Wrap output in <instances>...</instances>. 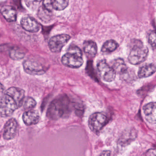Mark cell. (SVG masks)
<instances>
[{
  "label": "cell",
  "instance_id": "6da1fadb",
  "mask_svg": "<svg viewBox=\"0 0 156 156\" xmlns=\"http://www.w3.org/2000/svg\"><path fill=\"white\" fill-rule=\"evenodd\" d=\"M71 111V105L68 97L61 96L54 100L50 104L47 111V116L56 120L67 115Z\"/></svg>",
  "mask_w": 156,
  "mask_h": 156
},
{
  "label": "cell",
  "instance_id": "7a4b0ae2",
  "mask_svg": "<svg viewBox=\"0 0 156 156\" xmlns=\"http://www.w3.org/2000/svg\"><path fill=\"white\" fill-rule=\"evenodd\" d=\"M61 62L68 67L74 69L80 67L83 63L81 50L77 46H70L67 53L62 57Z\"/></svg>",
  "mask_w": 156,
  "mask_h": 156
},
{
  "label": "cell",
  "instance_id": "3957f363",
  "mask_svg": "<svg viewBox=\"0 0 156 156\" xmlns=\"http://www.w3.org/2000/svg\"><path fill=\"white\" fill-rule=\"evenodd\" d=\"M148 54V48L142 42L134 39L132 42V49L128 56V61L132 65H139L146 60Z\"/></svg>",
  "mask_w": 156,
  "mask_h": 156
},
{
  "label": "cell",
  "instance_id": "277c9868",
  "mask_svg": "<svg viewBox=\"0 0 156 156\" xmlns=\"http://www.w3.org/2000/svg\"><path fill=\"white\" fill-rule=\"evenodd\" d=\"M15 98L5 91L0 96V116L7 117L11 116L16 110L21 107Z\"/></svg>",
  "mask_w": 156,
  "mask_h": 156
},
{
  "label": "cell",
  "instance_id": "5b68a950",
  "mask_svg": "<svg viewBox=\"0 0 156 156\" xmlns=\"http://www.w3.org/2000/svg\"><path fill=\"white\" fill-rule=\"evenodd\" d=\"M108 122L107 116L100 112H95L90 116L89 126L90 129L95 134H98L105 126Z\"/></svg>",
  "mask_w": 156,
  "mask_h": 156
},
{
  "label": "cell",
  "instance_id": "8992f818",
  "mask_svg": "<svg viewBox=\"0 0 156 156\" xmlns=\"http://www.w3.org/2000/svg\"><path fill=\"white\" fill-rule=\"evenodd\" d=\"M70 38V36L67 34L57 35L51 37L48 42V46L51 52H60Z\"/></svg>",
  "mask_w": 156,
  "mask_h": 156
},
{
  "label": "cell",
  "instance_id": "52a82bcc",
  "mask_svg": "<svg viewBox=\"0 0 156 156\" xmlns=\"http://www.w3.org/2000/svg\"><path fill=\"white\" fill-rule=\"evenodd\" d=\"M97 69L100 76L105 81L110 82L115 79L116 72L105 60H101L98 63Z\"/></svg>",
  "mask_w": 156,
  "mask_h": 156
},
{
  "label": "cell",
  "instance_id": "ba28073f",
  "mask_svg": "<svg viewBox=\"0 0 156 156\" xmlns=\"http://www.w3.org/2000/svg\"><path fill=\"white\" fill-rule=\"evenodd\" d=\"M23 67L25 72L33 76H40L45 72L44 67L41 64L33 60H26L24 61Z\"/></svg>",
  "mask_w": 156,
  "mask_h": 156
},
{
  "label": "cell",
  "instance_id": "9c48e42d",
  "mask_svg": "<svg viewBox=\"0 0 156 156\" xmlns=\"http://www.w3.org/2000/svg\"><path fill=\"white\" fill-rule=\"evenodd\" d=\"M18 130V124L14 118L9 119L5 125L3 136L6 140L14 139L16 136Z\"/></svg>",
  "mask_w": 156,
  "mask_h": 156
},
{
  "label": "cell",
  "instance_id": "30bf717a",
  "mask_svg": "<svg viewBox=\"0 0 156 156\" xmlns=\"http://www.w3.org/2000/svg\"><path fill=\"white\" fill-rule=\"evenodd\" d=\"M20 23L24 30L30 33H37L40 29L39 23L35 18L29 16H23Z\"/></svg>",
  "mask_w": 156,
  "mask_h": 156
},
{
  "label": "cell",
  "instance_id": "8fae6325",
  "mask_svg": "<svg viewBox=\"0 0 156 156\" xmlns=\"http://www.w3.org/2000/svg\"><path fill=\"white\" fill-rule=\"evenodd\" d=\"M69 3V0H43V6L49 12L62 11L67 7Z\"/></svg>",
  "mask_w": 156,
  "mask_h": 156
},
{
  "label": "cell",
  "instance_id": "7c38bea8",
  "mask_svg": "<svg viewBox=\"0 0 156 156\" xmlns=\"http://www.w3.org/2000/svg\"><path fill=\"white\" fill-rule=\"evenodd\" d=\"M40 115L37 110H28L24 113L23 120L26 125L32 126L37 124L40 120Z\"/></svg>",
  "mask_w": 156,
  "mask_h": 156
},
{
  "label": "cell",
  "instance_id": "4fadbf2b",
  "mask_svg": "<svg viewBox=\"0 0 156 156\" xmlns=\"http://www.w3.org/2000/svg\"><path fill=\"white\" fill-rule=\"evenodd\" d=\"M147 121L151 124L156 123V102H150L143 108Z\"/></svg>",
  "mask_w": 156,
  "mask_h": 156
},
{
  "label": "cell",
  "instance_id": "5bb4252c",
  "mask_svg": "<svg viewBox=\"0 0 156 156\" xmlns=\"http://www.w3.org/2000/svg\"><path fill=\"white\" fill-rule=\"evenodd\" d=\"M0 12L4 19L9 23L16 21L17 13L14 7L10 5H4L0 9Z\"/></svg>",
  "mask_w": 156,
  "mask_h": 156
},
{
  "label": "cell",
  "instance_id": "9a60e30c",
  "mask_svg": "<svg viewBox=\"0 0 156 156\" xmlns=\"http://www.w3.org/2000/svg\"><path fill=\"white\" fill-rule=\"evenodd\" d=\"M137 137V132L135 130H127L125 131L119 138L118 143L121 146L125 147L130 144L134 141Z\"/></svg>",
  "mask_w": 156,
  "mask_h": 156
},
{
  "label": "cell",
  "instance_id": "2e32d148",
  "mask_svg": "<svg viewBox=\"0 0 156 156\" xmlns=\"http://www.w3.org/2000/svg\"><path fill=\"white\" fill-rule=\"evenodd\" d=\"M156 72V63L144 65L139 69L138 76L140 78L148 77Z\"/></svg>",
  "mask_w": 156,
  "mask_h": 156
},
{
  "label": "cell",
  "instance_id": "e0dca14e",
  "mask_svg": "<svg viewBox=\"0 0 156 156\" xmlns=\"http://www.w3.org/2000/svg\"><path fill=\"white\" fill-rule=\"evenodd\" d=\"M83 51L88 56L94 57L97 52V44L92 40L85 41L83 44Z\"/></svg>",
  "mask_w": 156,
  "mask_h": 156
},
{
  "label": "cell",
  "instance_id": "ac0fdd59",
  "mask_svg": "<svg viewBox=\"0 0 156 156\" xmlns=\"http://www.w3.org/2000/svg\"><path fill=\"white\" fill-rule=\"evenodd\" d=\"M112 67L116 73L121 75L125 73L127 70V66L123 59L121 58H116L112 62Z\"/></svg>",
  "mask_w": 156,
  "mask_h": 156
},
{
  "label": "cell",
  "instance_id": "d6986e66",
  "mask_svg": "<svg viewBox=\"0 0 156 156\" xmlns=\"http://www.w3.org/2000/svg\"><path fill=\"white\" fill-rule=\"evenodd\" d=\"M118 43L115 40H108L103 45L101 51L103 53H112L118 47Z\"/></svg>",
  "mask_w": 156,
  "mask_h": 156
},
{
  "label": "cell",
  "instance_id": "ffe728a7",
  "mask_svg": "<svg viewBox=\"0 0 156 156\" xmlns=\"http://www.w3.org/2000/svg\"><path fill=\"white\" fill-rule=\"evenodd\" d=\"M9 56L14 60H20L24 57L25 53L17 48H13L10 50Z\"/></svg>",
  "mask_w": 156,
  "mask_h": 156
},
{
  "label": "cell",
  "instance_id": "44dd1931",
  "mask_svg": "<svg viewBox=\"0 0 156 156\" xmlns=\"http://www.w3.org/2000/svg\"><path fill=\"white\" fill-rule=\"evenodd\" d=\"M51 12H49L42 6L38 10L37 15L41 20L45 22L50 20L51 17Z\"/></svg>",
  "mask_w": 156,
  "mask_h": 156
},
{
  "label": "cell",
  "instance_id": "7402d4cb",
  "mask_svg": "<svg viewBox=\"0 0 156 156\" xmlns=\"http://www.w3.org/2000/svg\"><path fill=\"white\" fill-rule=\"evenodd\" d=\"M23 107L26 110H31L36 106V101L32 97H28L24 101Z\"/></svg>",
  "mask_w": 156,
  "mask_h": 156
},
{
  "label": "cell",
  "instance_id": "603a6c76",
  "mask_svg": "<svg viewBox=\"0 0 156 156\" xmlns=\"http://www.w3.org/2000/svg\"><path fill=\"white\" fill-rule=\"evenodd\" d=\"M149 43L152 47L156 48V32L153 31L150 32L148 37Z\"/></svg>",
  "mask_w": 156,
  "mask_h": 156
},
{
  "label": "cell",
  "instance_id": "cb8c5ba5",
  "mask_svg": "<svg viewBox=\"0 0 156 156\" xmlns=\"http://www.w3.org/2000/svg\"><path fill=\"white\" fill-rule=\"evenodd\" d=\"M147 156H156V150L151 149L148 150L146 153Z\"/></svg>",
  "mask_w": 156,
  "mask_h": 156
},
{
  "label": "cell",
  "instance_id": "d4e9b609",
  "mask_svg": "<svg viewBox=\"0 0 156 156\" xmlns=\"http://www.w3.org/2000/svg\"><path fill=\"white\" fill-rule=\"evenodd\" d=\"M100 156H111V153L109 151H105L101 153Z\"/></svg>",
  "mask_w": 156,
  "mask_h": 156
},
{
  "label": "cell",
  "instance_id": "484cf974",
  "mask_svg": "<svg viewBox=\"0 0 156 156\" xmlns=\"http://www.w3.org/2000/svg\"><path fill=\"white\" fill-rule=\"evenodd\" d=\"M5 90V88L4 87L3 84H2V83H0V94L2 93Z\"/></svg>",
  "mask_w": 156,
  "mask_h": 156
}]
</instances>
